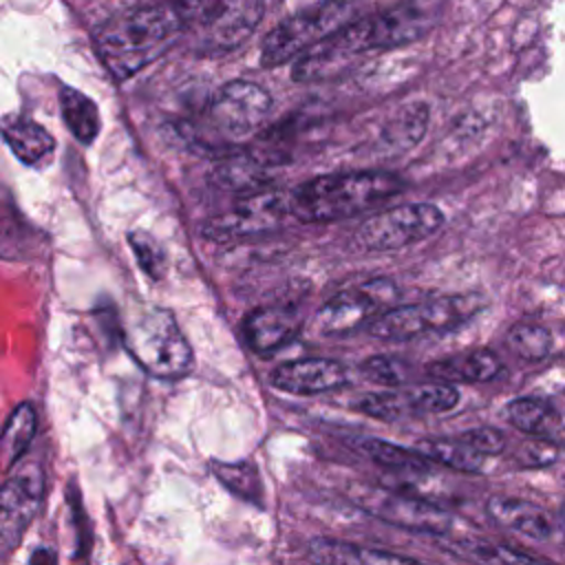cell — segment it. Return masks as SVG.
<instances>
[{
  "label": "cell",
  "instance_id": "cell-1",
  "mask_svg": "<svg viewBox=\"0 0 565 565\" xmlns=\"http://www.w3.org/2000/svg\"><path fill=\"white\" fill-rule=\"evenodd\" d=\"M433 20V9L419 0H404L384 11L349 20L298 55L291 77L296 82L331 79L364 53L415 42L430 29Z\"/></svg>",
  "mask_w": 565,
  "mask_h": 565
},
{
  "label": "cell",
  "instance_id": "cell-2",
  "mask_svg": "<svg viewBox=\"0 0 565 565\" xmlns=\"http://www.w3.org/2000/svg\"><path fill=\"white\" fill-rule=\"evenodd\" d=\"M185 33L179 2L148 4L106 20L95 33V51L104 68L124 82L159 60Z\"/></svg>",
  "mask_w": 565,
  "mask_h": 565
},
{
  "label": "cell",
  "instance_id": "cell-3",
  "mask_svg": "<svg viewBox=\"0 0 565 565\" xmlns=\"http://www.w3.org/2000/svg\"><path fill=\"white\" fill-rule=\"evenodd\" d=\"M404 181L386 170L313 177L289 192L291 214L302 223H327L373 210L397 196Z\"/></svg>",
  "mask_w": 565,
  "mask_h": 565
},
{
  "label": "cell",
  "instance_id": "cell-4",
  "mask_svg": "<svg viewBox=\"0 0 565 565\" xmlns=\"http://www.w3.org/2000/svg\"><path fill=\"white\" fill-rule=\"evenodd\" d=\"M130 358L159 380L183 377L192 366V349L177 318L166 307H141L124 324Z\"/></svg>",
  "mask_w": 565,
  "mask_h": 565
},
{
  "label": "cell",
  "instance_id": "cell-5",
  "mask_svg": "<svg viewBox=\"0 0 565 565\" xmlns=\"http://www.w3.org/2000/svg\"><path fill=\"white\" fill-rule=\"evenodd\" d=\"M179 4L194 51L207 57L243 46L265 15L263 0H181Z\"/></svg>",
  "mask_w": 565,
  "mask_h": 565
},
{
  "label": "cell",
  "instance_id": "cell-6",
  "mask_svg": "<svg viewBox=\"0 0 565 565\" xmlns=\"http://www.w3.org/2000/svg\"><path fill=\"white\" fill-rule=\"evenodd\" d=\"M483 307L479 296H441L382 311L366 331L384 340H411L426 333L448 331L470 320Z\"/></svg>",
  "mask_w": 565,
  "mask_h": 565
},
{
  "label": "cell",
  "instance_id": "cell-7",
  "mask_svg": "<svg viewBox=\"0 0 565 565\" xmlns=\"http://www.w3.org/2000/svg\"><path fill=\"white\" fill-rule=\"evenodd\" d=\"M347 0H327L278 22L263 40L260 64L267 68L296 60L316 42L349 22Z\"/></svg>",
  "mask_w": 565,
  "mask_h": 565
},
{
  "label": "cell",
  "instance_id": "cell-8",
  "mask_svg": "<svg viewBox=\"0 0 565 565\" xmlns=\"http://www.w3.org/2000/svg\"><path fill=\"white\" fill-rule=\"evenodd\" d=\"M291 214L289 192L263 188L243 199L227 212L210 216L201 225V234L216 243H232L278 230Z\"/></svg>",
  "mask_w": 565,
  "mask_h": 565
},
{
  "label": "cell",
  "instance_id": "cell-9",
  "mask_svg": "<svg viewBox=\"0 0 565 565\" xmlns=\"http://www.w3.org/2000/svg\"><path fill=\"white\" fill-rule=\"evenodd\" d=\"M444 214L433 203H404L369 216L355 232V243L366 252H388L433 236Z\"/></svg>",
  "mask_w": 565,
  "mask_h": 565
},
{
  "label": "cell",
  "instance_id": "cell-10",
  "mask_svg": "<svg viewBox=\"0 0 565 565\" xmlns=\"http://www.w3.org/2000/svg\"><path fill=\"white\" fill-rule=\"evenodd\" d=\"M271 110V95L256 82L232 79L207 102L205 121L223 141H238L254 135Z\"/></svg>",
  "mask_w": 565,
  "mask_h": 565
},
{
  "label": "cell",
  "instance_id": "cell-11",
  "mask_svg": "<svg viewBox=\"0 0 565 565\" xmlns=\"http://www.w3.org/2000/svg\"><path fill=\"white\" fill-rule=\"evenodd\" d=\"M397 287L388 278H371L331 296L313 316V329L322 335H344L369 327L382 311L393 307Z\"/></svg>",
  "mask_w": 565,
  "mask_h": 565
},
{
  "label": "cell",
  "instance_id": "cell-12",
  "mask_svg": "<svg viewBox=\"0 0 565 565\" xmlns=\"http://www.w3.org/2000/svg\"><path fill=\"white\" fill-rule=\"evenodd\" d=\"M351 499L375 519L411 532L444 534L450 527V516L439 505L404 492L380 486H355Z\"/></svg>",
  "mask_w": 565,
  "mask_h": 565
},
{
  "label": "cell",
  "instance_id": "cell-13",
  "mask_svg": "<svg viewBox=\"0 0 565 565\" xmlns=\"http://www.w3.org/2000/svg\"><path fill=\"white\" fill-rule=\"evenodd\" d=\"M457 402L459 391L450 382L437 380V384H415L406 388L391 386L388 391L369 393L355 402V411L375 419L399 422L408 417L448 413Z\"/></svg>",
  "mask_w": 565,
  "mask_h": 565
},
{
  "label": "cell",
  "instance_id": "cell-14",
  "mask_svg": "<svg viewBox=\"0 0 565 565\" xmlns=\"http://www.w3.org/2000/svg\"><path fill=\"white\" fill-rule=\"evenodd\" d=\"M44 472L38 463H24L4 479L0 490V547L9 554L40 510Z\"/></svg>",
  "mask_w": 565,
  "mask_h": 565
},
{
  "label": "cell",
  "instance_id": "cell-15",
  "mask_svg": "<svg viewBox=\"0 0 565 565\" xmlns=\"http://www.w3.org/2000/svg\"><path fill=\"white\" fill-rule=\"evenodd\" d=\"M271 384L291 395H318L342 388L349 384V366L329 358H300L278 364L271 375Z\"/></svg>",
  "mask_w": 565,
  "mask_h": 565
},
{
  "label": "cell",
  "instance_id": "cell-16",
  "mask_svg": "<svg viewBox=\"0 0 565 565\" xmlns=\"http://www.w3.org/2000/svg\"><path fill=\"white\" fill-rule=\"evenodd\" d=\"M302 327L300 313L289 305H263L245 316L243 331L252 351L269 355L289 344Z\"/></svg>",
  "mask_w": 565,
  "mask_h": 565
},
{
  "label": "cell",
  "instance_id": "cell-17",
  "mask_svg": "<svg viewBox=\"0 0 565 565\" xmlns=\"http://www.w3.org/2000/svg\"><path fill=\"white\" fill-rule=\"evenodd\" d=\"M269 163L258 157L254 150L230 152L218 159L210 172V179L216 188L238 194H252L269 185Z\"/></svg>",
  "mask_w": 565,
  "mask_h": 565
},
{
  "label": "cell",
  "instance_id": "cell-18",
  "mask_svg": "<svg viewBox=\"0 0 565 565\" xmlns=\"http://www.w3.org/2000/svg\"><path fill=\"white\" fill-rule=\"evenodd\" d=\"M428 375L439 382H490L501 373V360L488 349L457 353L428 364Z\"/></svg>",
  "mask_w": 565,
  "mask_h": 565
},
{
  "label": "cell",
  "instance_id": "cell-19",
  "mask_svg": "<svg viewBox=\"0 0 565 565\" xmlns=\"http://www.w3.org/2000/svg\"><path fill=\"white\" fill-rule=\"evenodd\" d=\"M488 514L503 527H510L514 532H521L523 536L530 539H547L552 534V525L547 514L523 499L514 497H503V494H492L486 501Z\"/></svg>",
  "mask_w": 565,
  "mask_h": 565
},
{
  "label": "cell",
  "instance_id": "cell-20",
  "mask_svg": "<svg viewBox=\"0 0 565 565\" xmlns=\"http://www.w3.org/2000/svg\"><path fill=\"white\" fill-rule=\"evenodd\" d=\"M309 558L333 565H388V563H415L406 554H395L377 547H362L340 539H313L309 541Z\"/></svg>",
  "mask_w": 565,
  "mask_h": 565
},
{
  "label": "cell",
  "instance_id": "cell-21",
  "mask_svg": "<svg viewBox=\"0 0 565 565\" xmlns=\"http://www.w3.org/2000/svg\"><path fill=\"white\" fill-rule=\"evenodd\" d=\"M2 137L7 141V146L11 148V152L22 163H29V166L42 161L55 148V139L49 135V130L42 128L38 121L22 117V115L4 117Z\"/></svg>",
  "mask_w": 565,
  "mask_h": 565
},
{
  "label": "cell",
  "instance_id": "cell-22",
  "mask_svg": "<svg viewBox=\"0 0 565 565\" xmlns=\"http://www.w3.org/2000/svg\"><path fill=\"white\" fill-rule=\"evenodd\" d=\"M60 110L66 128L82 143H93L102 130V117L97 104L73 86L60 90Z\"/></svg>",
  "mask_w": 565,
  "mask_h": 565
},
{
  "label": "cell",
  "instance_id": "cell-23",
  "mask_svg": "<svg viewBox=\"0 0 565 565\" xmlns=\"http://www.w3.org/2000/svg\"><path fill=\"white\" fill-rule=\"evenodd\" d=\"M424 459L437 461L459 472H481L486 455L472 448L461 437L457 439H422L413 446Z\"/></svg>",
  "mask_w": 565,
  "mask_h": 565
},
{
  "label": "cell",
  "instance_id": "cell-24",
  "mask_svg": "<svg viewBox=\"0 0 565 565\" xmlns=\"http://www.w3.org/2000/svg\"><path fill=\"white\" fill-rule=\"evenodd\" d=\"M210 470L218 479V483H223L230 492L263 508L265 486H263L260 472L254 461H249V459H241V461L212 459Z\"/></svg>",
  "mask_w": 565,
  "mask_h": 565
},
{
  "label": "cell",
  "instance_id": "cell-25",
  "mask_svg": "<svg viewBox=\"0 0 565 565\" xmlns=\"http://www.w3.org/2000/svg\"><path fill=\"white\" fill-rule=\"evenodd\" d=\"M35 430H38L35 408L29 402L18 404L11 411V415L4 424V433H2V452H0L2 470H11L22 459V455L31 446Z\"/></svg>",
  "mask_w": 565,
  "mask_h": 565
},
{
  "label": "cell",
  "instance_id": "cell-26",
  "mask_svg": "<svg viewBox=\"0 0 565 565\" xmlns=\"http://www.w3.org/2000/svg\"><path fill=\"white\" fill-rule=\"evenodd\" d=\"M351 448L364 455L366 459L393 468V470H422L428 459H424L413 446H397L393 441H384L377 437H353L349 439Z\"/></svg>",
  "mask_w": 565,
  "mask_h": 565
},
{
  "label": "cell",
  "instance_id": "cell-27",
  "mask_svg": "<svg viewBox=\"0 0 565 565\" xmlns=\"http://www.w3.org/2000/svg\"><path fill=\"white\" fill-rule=\"evenodd\" d=\"M426 126H428V106L419 102L408 104L386 121L382 130V141L388 148L406 150L424 137Z\"/></svg>",
  "mask_w": 565,
  "mask_h": 565
},
{
  "label": "cell",
  "instance_id": "cell-28",
  "mask_svg": "<svg viewBox=\"0 0 565 565\" xmlns=\"http://www.w3.org/2000/svg\"><path fill=\"white\" fill-rule=\"evenodd\" d=\"M508 419L523 433L550 435L556 430L561 417L558 413L539 397H519L508 404Z\"/></svg>",
  "mask_w": 565,
  "mask_h": 565
},
{
  "label": "cell",
  "instance_id": "cell-29",
  "mask_svg": "<svg viewBox=\"0 0 565 565\" xmlns=\"http://www.w3.org/2000/svg\"><path fill=\"white\" fill-rule=\"evenodd\" d=\"M508 347L525 358V360H541L550 353L552 349V335L545 327L534 324V322H519L514 324L508 335H505Z\"/></svg>",
  "mask_w": 565,
  "mask_h": 565
},
{
  "label": "cell",
  "instance_id": "cell-30",
  "mask_svg": "<svg viewBox=\"0 0 565 565\" xmlns=\"http://www.w3.org/2000/svg\"><path fill=\"white\" fill-rule=\"evenodd\" d=\"M128 243L141 271L152 280H161L168 269V258L161 243L146 230H132L128 234Z\"/></svg>",
  "mask_w": 565,
  "mask_h": 565
},
{
  "label": "cell",
  "instance_id": "cell-31",
  "mask_svg": "<svg viewBox=\"0 0 565 565\" xmlns=\"http://www.w3.org/2000/svg\"><path fill=\"white\" fill-rule=\"evenodd\" d=\"M360 373L382 386H402L408 377V364L391 355H373L360 364Z\"/></svg>",
  "mask_w": 565,
  "mask_h": 565
},
{
  "label": "cell",
  "instance_id": "cell-32",
  "mask_svg": "<svg viewBox=\"0 0 565 565\" xmlns=\"http://www.w3.org/2000/svg\"><path fill=\"white\" fill-rule=\"evenodd\" d=\"M461 550L477 558V561H486V563H505V561H536L534 556L530 554H521V552H514L505 545H492V543H466L461 545Z\"/></svg>",
  "mask_w": 565,
  "mask_h": 565
},
{
  "label": "cell",
  "instance_id": "cell-33",
  "mask_svg": "<svg viewBox=\"0 0 565 565\" xmlns=\"http://www.w3.org/2000/svg\"><path fill=\"white\" fill-rule=\"evenodd\" d=\"M463 441H468L472 448H477L479 452H483L486 457L488 455H499L505 446V437L503 433H499L497 428H472V430H466L459 435Z\"/></svg>",
  "mask_w": 565,
  "mask_h": 565
},
{
  "label": "cell",
  "instance_id": "cell-34",
  "mask_svg": "<svg viewBox=\"0 0 565 565\" xmlns=\"http://www.w3.org/2000/svg\"><path fill=\"white\" fill-rule=\"evenodd\" d=\"M31 563H55V554L49 547H40L33 556Z\"/></svg>",
  "mask_w": 565,
  "mask_h": 565
}]
</instances>
